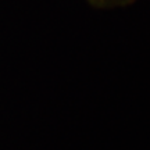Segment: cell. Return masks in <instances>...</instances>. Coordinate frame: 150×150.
I'll list each match as a JSON object with an SVG mask.
<instances>
[{"instance_id":"1","label":"cell","mask_w":150,"mask_h":150,"mask_svg":"<svg viewBox=\"0 0 150 150\" xmlns=\"http://www.w3.org/2000/svg\"><path fill=\"white\" fill-rule=\"evenodd\" d=\"M95 10H115L135 4L138 0H85Z\"/></svg>"}]
</instances>
